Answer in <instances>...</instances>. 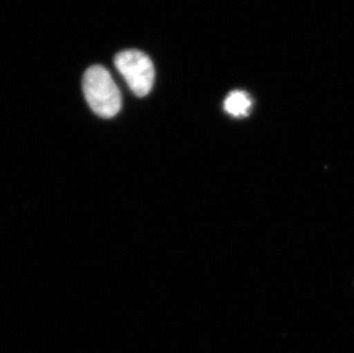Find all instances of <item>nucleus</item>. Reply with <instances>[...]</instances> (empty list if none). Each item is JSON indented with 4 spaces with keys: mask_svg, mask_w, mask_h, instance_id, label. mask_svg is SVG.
I'll list each match as a JSON object with an SVG mask.
<instances>
[{
    "mask_svg": "<svg viewBox=\"0 0 354 353\" xmlns=\"http://www.w3.org/2000/svg\"><path fill=\"white\" fill-rule=\"evenodd\" d=\"M115 66L136 96L145 97L151 92L155 71L146 54L137 50L124 51L115 57Z\"/></svg>",
    "mask_w": 354,
    "mask_h": 353,
    "instance_id": "nucleus-2",
    "label": "nucleus"
},
{
    "mask_svg": "<svg viewBox=\"0 0 354 353\" xmlns=\"http://www.w3.org/2000/svg\"><path fill=\"white\" fill-rule=\"evenodd\" d=\"M251 106H252V102H251L250 98L248 97L247 93L241 92V91L231 92L224 102L226 113L234 117L247 116Z\"/></svg>",
    "mask_w": 354,
    "mask_h": 353,
    "instance_id": "nucleus-3",
    "label": "nucleus"
},
{
    "mask_svg": "<svg viewBox=\"0 0 354 353\" xmlns=\"http://www.w3.org/2000/svg\"><path fill=\"white\" fill-rule=\"evenodd\" d=\"M83 90L87 104L104 118L116 116L122 107V97L111 73L101 66L88 68L84 75Z\"/></svg>",
    "mask_w": 354,
    "mask_h": 353,
    "instance_id": "nucleus-1",
    "label": "nucleus"
}]
</instances>
